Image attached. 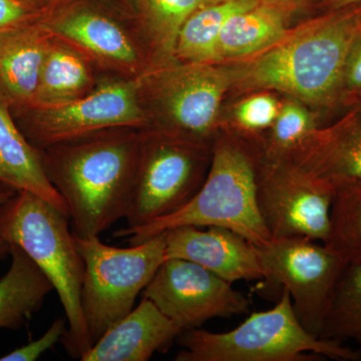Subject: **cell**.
<instances>
[{
  "instance_id": "obj_9",
  "label": "cell",
  "mask_w": 361,
  "mask_h": 361,
  "mask_svg": "<svg viewBox=\"0 0 361 361\" xmlns=\"http://www.w3.org/2000/svg\"><path fill=\"white\" fill-rule=\"evenodd\" d=\"M334 192L311 179L284 157L264 155L258 173L259 210L271 238L325 243Z\"/></svg>"
},
{
  "instance_id": "obj_7",
  "label": "cell",
  "mask_w": 361,
  "mask_h": 361,
  "mask_svg": "<svg viewBox=\"0 0 361 361\" xmlns=\"http://www.w3.org/2000/svg\"><path fill=\"white\" fill-rule=\"evenodd\" d=\"M212 147L168 133L142 140L134 196L126 216L134 228L163 219L189 203L206 179Z\"/></svg>"
},
{
  "instance_id": "obj_11",
  "label": "cell",
  "mask_w": 361,
  "mask_h": 361,
  "mask_svg": "<svg viewBox=\"0 0 361 361\" xmlns=\"http://www.w3.org/2000/svg\"><path fill=\"white\" fill-rule=\"evenodd\" d=\"M142 297L182 331L200 329L213 318H230L250 310V300L232 283L184 259H165Z\"/></svg>"
},
{
  "instance_id": "obj_10",
  "label": "cell",
  "mask_w": 361,
  "mask_h": 361,
  "mask_svg": "<svg viewBox=\"0 0 361 361\" xmlns=\"http://www.w3.org/2000/svg\"><path fill=\"white\" fill-rule=\"evenodd\" d=\"M257 249L266 279L288 291L299 322L319 337L345 263L322 242L308 238L272 239Z\"/></svg>"
},
{
  "instance_id": "obj_19",
  "label": "cell",
  "mask_w": 361,
  "mask_h": 361,
  "mask_svg": "<svg viewBox=\"0 0 361 361\" xmlns=\"http://www.w3.org/2000/svg\"><path fill=\"white\" fill-rule=\"evenodd\" d=\"M92 85V71L87 56L54 37L30 108H54L71 103L90 92Z\"/></svg>"
},
{
  "instance_id": "obj_24",
  "label": "cell",
  "mask_w": 361,
  "mask_h": 361,
  "mask_svg": "<svg viewBox=\"0 0 361 361\" xmlns=\"http://www.w3.org/2000/svg\"><path fill=\"white\" fill-rule=\"evenodd\" d=\"M223 0H137L152 47L161 59H175L176 40L184 21L195 11Z\"/></svg>"
},
{
  "instance_id": "obj_16",
  "label": "cell",
  "mask_w": 361,
  "mask_h": 361,
  "mask_svg": "<svg viewBox=\"0 0 361 361\" xmlns=\"http://www.w3.org/2000/svg\"><path fill=\"white\" fill-rule=\"evenodd\" d=\"M182 329L149 299L115 323L94 342L82 361H147L167 350Z\"/></svg>"
},
{
  "instance_id": "obj_2",
  "label": "cell",
  "mask_w": 361,
  "mask_h": 361,
  "mask_svg": "<svg viewBox=\"0 0 361 361\" xmlns=\"http://www.w3.org/2000/svg\"><path fill=\"white\" fill-rule=\"evenodd\" d=\"M360 32L361 4L336 9L241 68L229 70L231 84L277 90L329 106L338 101L344 63Z\"/></svg>"
},
{
  "instance_id": "obj_12",
  "label": "cell",
  "mask_w": 361,
  "mask_h": 361,
  "mask_svg": "<svg viewBox=\"0 0 361 361\" xmlns=\"http://www.w3.org/2000/svg\"><path fill=\"white\" fill-rule=\"evenodd\" d=\"M157 103L174 134L206 142L231 85L229 70L213 63H183L156 73Z\"/></svg>"
},
{
  "instance_id": "obj_32",
  "label": "cell",
  "mask_w": 361,
  "mask_h": 361,
  "mask_svg": "<svg viewBox=\"0 0 361 361\" xmlns=\"http://www.w3.org/2000/svg\"><path fill=\"white\" fill-rule=\"evenodd\" d=\"M260 1L276 6L278 8L282 9V11L287 13V11H291V9L302 6L308 0H260Z\"/></svg>"
},
{
  "instance_id": "obj_30",
  "label": "cell",
  "mask_w": 361,
  "mask_h": 361,
  "mask_svg": "<svg viewBox=\"0 0 361 361\" xmlns=\"http://www.w3.org/2000/svg\"><path fill=\"white\" fill-rule=\"evenodd\" d=\"M47 13L20 0H0V35L39 20Z\"/></svg>"
},
{
  "instance_id": "obj_26",
  "label": "cell",
  "mask_w": 361,
  "mask_h": 361,
  "mask_svg": "<svg viewBox=\"0 0 361 361\" xmlns=\"http://www.w3.org/2000/svg\"><path fill=\"white\" fill-rule=\"evenodd\" d=\"M313 133L314 123L305 109L295 103L284 104L273 123V133L265 155L276 158L286 156Z\"/></svg>"
},
{
  "instance_id": "obj_13",
  "label": "cell",
  "mask_w": 361,
  "mask_h": 361,
  "mask_svg": "<svg viewBox=\"0 0 361 361\" xmlns=\"http://www.w3.org/2000/svg\"><path fill=\"white\" fill-rule=\"evenodd\" d=\"M180 226L165 234V259H184L230 283L266 279L257 246L222 227Z\"/></svg>"
},
{
  "instance_id": "obj_8",
  "label": "cell",
  "mask_w": 361,
  "mask_h": 361,
  "mask_svg": "<svg viewBox=\"0 0 361 361\" xmlns=\"http://www.w3.org/2000/svg\"><path fill=\"white\" fill-rule=\"evenodd\" d=\"M13 114L23 134L39 151L82 141L103 130L148 125L137 80H111L71 103Z\"/></svg>"
},
{
  "instance_id": "obj_18",
  "label": "cell",
  "mask_w": 361,
  "mask_h": 361,
  "mask_svg": "<svg viewBox=\"0 0 361 361\" xmlns=\"http://www.w3.org/2000/svg\"><path fill=\"white\" fill-rule=\"evenodd\" d=\"M0 182L16 192L27 191L51 203L66 216L68 209L45 172L39 149L30 144L0 92Z\"/></svg>"
},
{
  "instance_id": "obj_33",
  "label": "cell",
  "mask_w": 361,
  "mask_h": 361,
  "mask_svg": "<svg viewBox=\"0 0 361 361\" xmlns=\"http://www.w3.org/2000/svg\"><path fill=\"white\" fill-rule=\"evenodd\" d=\"M327 6L331 8V11L336 9L344 8V7L355 6V4H361V0H324Z\"/></svg>"
},
{
  "instance_id": "obj_20",
  "label": "cell",
  "mask_w": 361,
  "mask_h": 361,
  "mask_svg": "<svg viewBox=\"0 0 361 361\" xmlns=\"http://www.w3.org/2000/svg\"><path fill=\"white\" fill-rule=\"evenodd\" d=\"M11 265L0 278V329H18L54 290L49 278L20 247L11 245Z\"/></svg>"
},
{
  "instance_id": "obj_22",
  "label": "cell",
  "mask_w": 361,
  "mask_h": 361,
  "mask_svg": "<svg viewBox=\"0 0 361 361\" xmlns=\"http://www.w3.org/2000/svg\"><path fill=\"white\" fill-rule=\"evenodd\" d=\"M259 2L260 0H223L195 11L178 32L175 59L189 63H216L218 42L226 21L233 14Z\"/></svg>"
},
{
  "instance_id": "obj_17",
  "label": "cell",
  "mask_w": 361,
  "mask_h": 361,
  "mask_svg": "<svg viewBox=\"0 0 361 361\" xmlns=\"http://www.w3.org/2000/svg\"><path fill=\"white\" fill-rule=\"evenodd\" d=\"M42 18L0 35V92L11 111L30 108L54 35Z\"/></svg>"
},
{
  "instance_id": "obj_28",
  "label": "cell",
  "mask_w": 361,
  "mask_h": 361,
  "mask_svg": "<svg viewBox=\"0 0 361 361\" xmlns=\"http://www.w3.org/2000/svg\"><path fill=\"white\" fill-rule=\"evenodd\" d=\"M361 104V32L350 45L342 71L338 101Z\"/></svg>"
},
{
  "instance_id": "obj_5",
  "label": "cell",
  "mask_w": 361,
  "mask_h": 361,
  "mask_svg": "<svg viewBox=\"0 0 361 361\" xmlns=\"http://www.w3.org/2000/svg\"><path fill=\"white\" fill-rule=\"evenodd\" d=\"M177 339L182 350L176 361L361 360L360 349L308 332L285 289L274 307L252 313L236 329L219 334L185 330Z\"/></svg>"
},
{
  "instance_id": "obj_29",
  "label": "cell",
  "mask_w": 361,
  "mask_h": 361,
  "mask_svg": "<svg viewBox=\"0 0 361 361\" xmlns=\"http://www.w3.org/2000/svg\"><path fill=\"white\" fill-rule=\"evenodd\" d=\"M66 331L65 319L59 318L52 323L51 326L47 329L44 336L37 341H30V343L20 348L14 349L11 353L1 356L0 361H35L40 357L45 351L51 349Z\"/></svg>"
},
{
  "instance_id": "obj_34",
  "label": "cell",
  "mask_w": 361,
  "mask_h": 361,
  "mask_svg": "<svg viewBox=\"0 0 361 361\" xmlns=\"http://www.w3.org/2000/svg\"><path fill=\"white\" fill-rule=\"evenodd\" d=\"M27 6L35 7L39 11H47L49 6H51L54 0H20Z\"/></svg>"
},
{
  "instance_id": "obj_23",
  "label": "cell",
  "mask_w": 361,
  "mask_h": 361,
  "mask_svg": "<svg viewBox=\"0 0 361 361\" xmlns=\"http://www.w3.org/2000/svg\"><path fill=\"white\" fill-rule=\"evenodd\" d=\"M319 337L341 343L353 341L361 350V263L348 264L342 271Z\"/></svg>"
},
{
  "instance_id": "obj_31",
  "label": "cell",
  "mask_w": 361,
  "mask_h": 361,
  "mask_svg": "<svg viewBox=\"0 0 361 361\" xmlns=\"http://www.w3.org/2000/svg\"><path fill=\"white\" fill-rule=\"evenodd\" d=\"M16 193V190L13 188L7 186L4 183L0 182V206L11 199L14 194ZM7 254H11V245L4 240L0 239V259L6 257Z\"/></svg>"
},
{
  "instance_id": "obj_6",
  "label": "cell",
  "mask_w": 361,
  "mask_h": 361,
  "mask_svg": "<svg viewBox=\"0 0 361 361\" xmlns=\"http://www.w3.org/2000/svg\"><path fill=\"white\" fill-rule=\"evenodd\" d=\"M75 241L85 263L82 311L94 343L134 310L137 295L165 260V234L128 248L106 245L99 237L75 236Z\"/></svg>"
},
{
  "instance_id": "obj_3",
  "label": "cell",
  "mask_w": 361,
  "mask_h": 361,
  "mask_svg": "<svg viewBox=\"0 0 361 361\" xmlns=\"http://www.w3.org/2000/svg\"><path fill=\"white\" fill-rule=\"evenodd\" d=\"M264 155H258L238 139L220 137L212 146L205 180L184 208L140 227L118 230L115 237L127 238L130 245H135L180 226L222 227L255 246L267 245L272 238L257 199L259 168Z\"/></svg>"
},
{
  "instance_id": "obj_27",
  "label": "cell",
  "mask_w": 361,
  "mask_h": 361,
  "mask_svg": "<svg viewBox=\"0 0 361 361\" xmlns=\"http://www.w3.org/2000/svg\"><path fill=\"white\" fill-rule=\"evenodd\" d=\"M278 111L279 109L274 97L258 94L249 97L237 106L235 118L242 129L261 130L273 126Z\"/></svg>"
},
{
  "instance_id": "obj_15",
  "label": "cell",
  "mask_w": 361,
  "mask_h": 361,
  "mask_svg": "<svg viewBox=\"0 0 361 361\" xmlns=\"http://www.w3.org/2000/svg\"><path fill=\"white\" fill-rule=\"evenodd\" d=\"M45 27L85 56L125 73H135L140 59L134 42L122 26L101 13L77 8L42 18Z\"/></svg>"
},
{
  "instance_id": "obj_1",
  "label": "cell",
  "mask_w": 361,
  "mask_h": 361,
  "mask_svg": "<svg viewBox=\"0 0 361 361\" xmlns=\"http://www.w3.org/2000/svg\"><path fill=\"white\" fill-rule=\"evenodd\" d=\"M142 140L132 135H97L40 153L47 177L68 206L75 237H99L126 218L134 196Z\"/></svg>"
},
{
  "instance_id": "obj_4",
  "label": "cell",
  "mask_w": 361,
  "mask_h": 361,
  "mask_svg": "<svg viewBox=\"0 0 361 361\" xmlns=\"http://www.w3.org/2000/svg\"><path fill=\"white\" fill-rule=\"evenodd\" d=\"M70 217L37 195L18 191L0 206V239L20 247L49 278L68 322L63 341L80 360L94 345L82 306L85 263Z\"/></svg>"
},
{
  "instance_id": "obj_21",
  "label": "cell",
  "mask_w": 361,
  "mask_h": 361,
  "mask_svg": "<svg viewBox=\"0 0 361 361\" xmlns=\"http://www.w3.org/2000/svg\"><path fill=\"white\" fill-rule=\"evenodd\" d=\"M286 11L259 2L233 14L226 21L218 42V61L243 58L264 51L286 37Z\"/></svg>"
},
{
  "instance_id": "obj_14",
  "label": "cell",
  "mask_w": 361,
  "mask_h": 361,
  "mask_svg": "<svg viewBox=\"0 0 361 361\" xmlns=\"http://www.w3.org/2000/svg\"><path fill=\"white\" fill-rule=\"evenodd\" d=\"M284 158L334 193L361 184V104L334 127L306 137Z\"/></svg>"
},
{
  "instance_id": "obj_25",
  "label": "cell",
  "mask_w": 361,
  "mask_h": 361,
  "mask_svg": "<svg viewBox=\"0 0 361 361\" xmlns=\"http://www.w3.org/2000/svg\"><path fill=\"white\" fill-rule=\"evenodd\" d=\"M324 244L346 265L361 263V184L336 190Z\"/></svg>"
}]
</instances>
